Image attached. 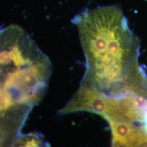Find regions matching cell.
<instances>
[{
  "instance_id": "cell-1",
  "label": "cell",
  "mask_w": 147,
  "mask_h": 147,
  "mask_svg": "<svg viewBox=\"0 0 147 147\" xmlns=\"http://www.w3.org/2000/svg\"><path fill=\"white\" fill-rule=\"evenodd\" d=\"M86 59L80 84L110 98L147 93L140 41L117 5L86 9L74 17Z\"/></svg>"
},
{
  "instance_id": "cell-3",
  "label": "cell",
  "mask_w": 147,
  "mask_h": 147,
  "mask_svg": "<svg viewBox=\"0 0 147 147\" xmlns=\"http://www.w3.org/2000/svg\"><path fill=\"white\" fill-rule=\"evenodd\" d=\"M143 125H144V131H146V133L147 134V113L145 115L144 117V122H143Z\"/></svg>"
},
{
  "instance_id": "cell-2",
  "label": "cell",
  "mask_w": 147,
  "mask_h": 147,
  "mask_svg": "<svg viewBox=\"0 0 147 147\" xmlns=\"http://www.w3.org/2000/svg\"><path fill=\"white\" fill-rule=\"evenodd\" d=\"M10 147H50L45 138L38 132L18 134Z\"/></svg>"
},
{
  "instance_id": "cell-4",
  "label": "cell",
  "mask_w": 147,
  "mask_h": 147,
  "mask_svg": "<svg viewBox=\"0 0 147 147\" xmlns=\"http://www.w3.org/2000/svg\"><path fill=\"white\" fill-rule=\"evenodd\" d=\"M145 147H147V146H145Z\"/></svg>"
}]
</instances>
